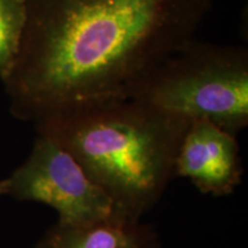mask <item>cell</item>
Returning <instances> with one entry per match:
<instances>
[{
	"label": "cell",
	"instance_id": "cell-1",
	"mask_svg": "<svg viewBox=\"0 0 248 248\" xmlns=\"http://www.w3.org/2000/svg\"><path fill=\"white\" fill-rule=\"evenodd\" d=\"M213 0H26L16 62L2 80L15 119L33 125L130 99L195 39Z\"/></svg>",
	"mask_w": 248,
	"mask_h": 248
},
{
	"label": "cell",
	"instance_id": "cell-2",
	"mask_svg": "<svg viewBox=\"0 0 248 248\" xmlns=\"http://www.w3.org/2000/svg\"><path fill=\"white\" fill-rule=\"evenodd\" d=\"M190 122L130 98L84 108L36 125L73 155L108 195L115 216L141 221L175 176Z\"/></svg>",
	"mask_w": 248,
	"mask_h": 248
},
{
	"label": "cell",
	"instance_id": "cell-3",
	"mask_svg": "<svg viewBox=\"0 0 248 248\" xmlns=\"http://www.w3.org/2000/svg\"><path fill=\"white\" fill-rule=\"evenodd\" d=\"M168 115L209 121L237 136L248 125V51L192 42L175 52L133 97Z\"/></svg>",
	"mask_w": 248,
	"mask_h": 248
},
{
	"label": "cell",
	"instance_id": "cell-4",
	"mask_svg": "<svg viewBox=\"0 0 248 248\" xmlns=\"http://www.w3.org/2000/svg\"><path fill=\"white\" fill-rule=\"evenodd\" d=\"M4 181L5 195L47 204L57 212L59 224L90 225L115 216L108 195L69 152L45 136H37L29 156Z\"/></svg>",
	"mask_w": 248,
	"mask_h": 248
},
{
	"label": "cell",
	"instance_id": "cell-5",
	"mask_svg": "<svg viewBox=\"0 0 248 248\" xmlns=\"http://www.w3.org/2000/svg\"><path fill=\"white\" fill-rule=\"evenodd\" d=\"M244 168L232 133L209 121L190 122L175 161V176L190 179L202 194L224 197L241 184Z\"/></svg>",
	"mask_w": 248,
	"mask_h": 248
},
{
	"label": "cell",
	"instance_id": "cell-6",
	"mask_svg": "<svg viewBox=\"0 0 248 248\" xmlns=\"http://www.w3.org/2000/svg\"><path fill=\"white\" fill-rule=\"evenodd\" d=\"M36 248H161L157 232L142 221L110 217L90 225L59 223L40 238Z\"/></svg>",
	"mask_w": 248,
	"mask_h": 248
},
{
	"label": "cell",
	"instance_id": "cell-7",
	"mask_svg": "<svg viewBox=\"0 0 248 248\" xmlns=\"http://www.w3.org/2000/svg\"><path fill=\"white\" fill-rule=\"evenodd\" d=\"M27 23L26 0H0V80L13 69Z\"/></svg>",
	"mask_w": 248,
	"mask_h": 248
},
{
	"label": "cell",
	"instance_id": "cell-8",
	"mask_svg": "<svg viewBox=\"0 0 248 248\" xmlns=\"http://www.w3.org/2000/svg\"><path fill=\"white\" fill-rule=\"evenodd\" d=\"M5 195V181L4 178H0V197Z\"/></svg>",
	"mask_w": 248,
	"mask_h": 248
}]
</instances>
